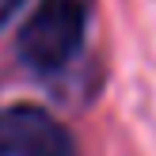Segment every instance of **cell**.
Returning a JSON list of instances; mask_svg holds the SVG:
<instances>
[{"instance_id": "cell-1", "label": "cell", "mask_w": 156, "mask_h": 156, "mask_svg": "<svg viewBox=\"0 0 156 156\" xmlns=\"http://www.w3.org/2000/svg\"><path fill=\"white\" fill-rule=\"evenodd\" d=\"M95 0H42L19 30V57L34 73H57L76 57Z\"/></svg>"}, {"instance_id": "cell-2", "label": "cell", "mask_w": 156, "mask_h": 156, "mask_svg": "<svg viewBox=\"0 0 156 156\" xmlns=\"http://www.w3.org/2000/svg\"><path fill=\"white\" fill-rule=\"evenodd\" d=\"M0 156H76V145L42 107H12L0 111Z\"/></svg>"}, {"instance_id": "cell-3", "label": "cell", "mask_w": 156, "mask_h": 156, "mask_svg": "<svg viewBox=\"0 0 156 156\" xmlns=\"http://www.w3.org/2000/svg\"><path fill=\"white\" fill-rule=\"evenodd\" d=\"M19 8V0H0V23H8L12 19V12Z\"/></svg>"}]
</instances>
